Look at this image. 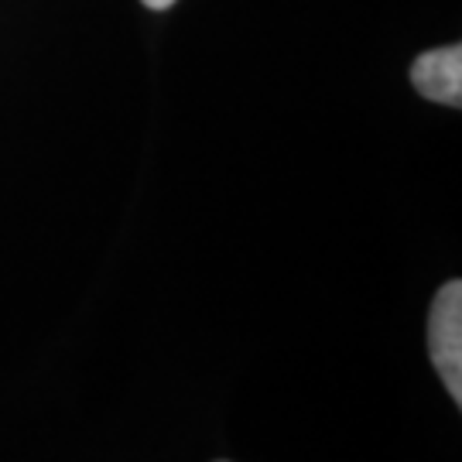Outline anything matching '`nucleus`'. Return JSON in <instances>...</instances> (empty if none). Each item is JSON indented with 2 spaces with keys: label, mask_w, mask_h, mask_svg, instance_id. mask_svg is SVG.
I'll return each instance as SVG.
<instances>
[{
  "label": "nucleus",
  "mask_w": 462,
  "mask_h": 462,
  "mask_svg": "<svg viewBox=\"0 0 462 462\" xmlns=\"http://www.w3.org/2000/svg\"><path fill=\"white\" fill-rule=\"evenodd\" d=\"M144 7H151V11H165V7H171L175 0H141Z\"/></svg>",
  "instance_id": "obj_3"
},
{
  "label": "nucleus",
  "mask_w": 462,
  "mask_h": 462,
  "mask_svg": "<svg viewBox=\"0 0 462 462\" xmlns=\"http://www.w3.org/2000/svg\"><path fill=\"white\" fill-rule=\"evenodd\" d=\"M411 86L431 103L459 106L462 103V49L446 45L418 55L411 66Z\"/></svg>",
  "instance_id": "obj_2"
},
{
  "label": "nucleus",
  "mask_w": 462,
  "mask_h": 462,
  "mask_svg": "<svg viewBox=\"0 0 462 462\" xmlns=\"http://www.w3.org/2000/svg\"><path fill=\"white\" fill-rule=\"evenodd\" d=\"M429 353L456 404H462V284L439 288L429 312Z\"/></svg>",
  "instance_id": "obj_1"
}]
</instances>
